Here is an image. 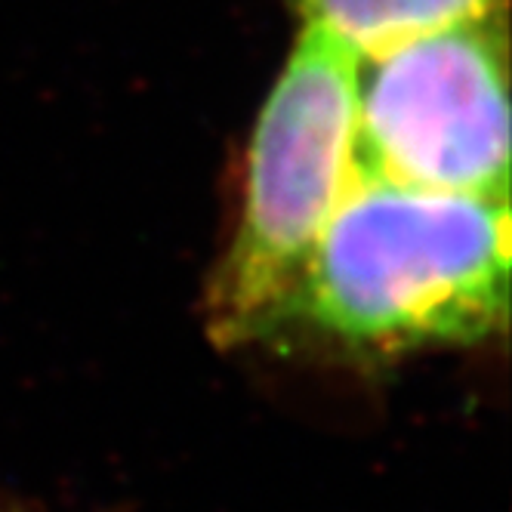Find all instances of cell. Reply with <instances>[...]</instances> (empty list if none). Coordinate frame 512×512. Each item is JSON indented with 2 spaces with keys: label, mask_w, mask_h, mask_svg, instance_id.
Masks as SVG:
<instances>
[{
  "label": "cell",
  "mask_w": 512,
  "mask_h": 512,
  "mask_svg": "<svg viewBox=\"0 0 512 512\" xmlns=\"http://www.w3.org/2000/svg\"><path fill=\"white\" fill-rule=\"evenodd\" d=\"M355 90L358 53L306 22L253 124L241 219L204 297L216 346L272 343L290 290L358 173Z\"/></svg>",
  "instance_id": "7a4b0ae2"
},
{
  "label": "cell",
  "mask_w": 512,
  "mask_h": 512,
  "mask_svg": "<svg viewBox=\"0 0 512 512\" xmlns=\"http://www.w3.org/2000/svg\"><path fill=\"white\" fill-rule=\"evenodd\" d=\"M303 22L324 28L358 56L503 13V0H294Z\"/></svg>",
  "instance_id": "277c9868"
},
{
  "label": "cell",
  "mask_w": 512,
  "mask_h": 512,
  "mask_svg": "<svg viewBox=\"0 0 512 512\" xmlns=\"http://www.w3.org/2000/svg\"><path fill=\"white\" fill-rule=\"evenodd\" d=\"M4 512H16V509H10V506H7V503H4Z\"/></svg>",
  "instance_id": "5b68a950"
},
{
  "label": "cell",
  "mask_w": 512,
  "mask_h": 512,
  "mask_svg": "<svg viewBox=\"0 0 512 512\" xmlns=\"http://www.w3.org/2000/svg\"><path fill=\"white\" fill-rule=\"evenodd\" d=\"M355 170L509 198L503 13L358 56Z\"/></svg>",
  "instance_id": "3957f363"
},
{
  "label": "cell",
  "mask_w": 512,
  "mask_h": 512,
  "mask_svg": "<svg viewBox=\"0 0 512 512\" xmlns=\"http://www.w3.org/2000/svg\"><path fill=\"white\" fill-rule=\"evenodd\" d=\"M0 512H4V500H0Z\"/></svg>",
  "instance_id": "8992f818"
},
{
  "label": "cell",
  "mask_w": 512,
  "mask_h": 512,
  "mask_svg": "<svg viewBox=\"0 0 512 512\" xmlns=\"http://www.w3.org/2000/svg\"><path fill=\"white\" fill-rule=\"evenodd\" d=\"M509 315V198L358 176L284 303L278 331L349 355L475 346Z\"/></svg>",
  "instance_id": "6da1fadb"
}]
</instances>
